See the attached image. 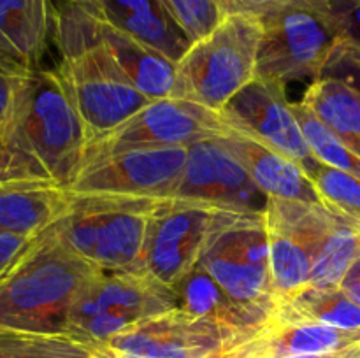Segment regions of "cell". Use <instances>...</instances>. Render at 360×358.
<instances>
[{
    "label": "cell",
    "instance_id": "obj_17",
    "mask_svg": "<svg viewBox=\"0 0 360 358\" xmlns=\"http://www.w3.org/2000/svg\"><path fill=\"white\" fill-rule=\"evenodd\" d=\"M91 13L116 30L137 39L178 62L192 41L169 14L162 0H83Z\"/></svg>",
    "mask_w": 360,
    "mask_h": 358
},
{
    "label": "cell",
    "instance_id": "obj_14",
    "mask_svg": "<svg viewBox=\"0 0 360 358\" xmlns=\"http://www.w3.org/2000/svg\"><path fill=\"white\" fill-rule=\"evenodd\" d=\"M172 197L238 213H264L269 200L221 139L190 144L185 171Z\"/></svg>",
    "mask_w": 360,
    "mask_h": 358
},
{
    "label": "cell",
    "instance_id": "obj_27",
    "mask_svg": "<svg viewBox=\"0 0 360 358\" xmlns=\"http://www.w3.org/2000/svg\"><path fill=\"white\" fill-rule=\"evenodd\" d=\"M304 168L323 207L336 214L360 220V178L320 164L316 158Z\"/></svg>",
    "mask_w": 360,
    "mask_h": 358
},
{
    "label": "cell",
    "instance_id": "obj_29",
    "mask_svg": "<svg viewBox=\"0 0 360 358\" xmlns=\"http://www.w3.org/2000/svg\"><path fill=\"white\" fill-rule=\"evenodd\" d=\"M190 41H199L210 34L224 18L217 0H162Z\"/></svg>",
    "mask_w": 360,
    "mask_h": 358
},
{
    "label": "cell",
    "instance_id": "obj_13",
    "mask_svg": "<svg viewBox=\"0 0 360 358\" xmlns=\"http://www.w3.org/2000/svg\"><path fill=\"white\" fill-rule=\"evenodd\" d=\"M239 340L245 337L178 305L129 326L102 346L123 358H211Z\"/></svg>",
    "mask_w": 360,
    "mask_h": 358
},
{
    "label": "cell",
    "instance_id": "obj_1",
    "mask_svg": "<svg viewBox=\"0 0 360 358\" xmlns=\"http://www.w3.org/2000/svg\"><path fill=\"white\" fill-rule=\"evenodd\" d=\"M53 42L60 53L56 69L83 118L88 146L151 102L105 51L97 35V16L83 0L56 4Z\"/></svg>",
    "mask_w": 360,
    "mask_h": 358
},
{
    "label": "cell",
    "instance_id": "obj_12",
    "mask_svg": "<svg viewBox=\"0 0 360 358\" xmlns=\"http://www.w3.org/2000/svg\"><path fill=\"white\" fill-rule=\"evenodd\" d=\"M264 216L278 302L309 284L315 253L329 227L333 211L320 204L269 197Z\"/></svg>",
    "mask_w": 360,
    "mask_h": 358
},
{
    "label": "cell",
    "instance_id": "obj_38",
    "mask_svg": "<svg viewBox=\"0 0 360 358\" xmlns=\"http://www.w3.org/2000/svg\"><path fill=\"white\" fill-rule=\"evenodd\" d=\"M287 358H360V344L347 347L341 351H330V353H315V354H297V357Z\"/></svg>",
    "mask_w": 360,
    "mask_h": 358
},
{
    "label": "cell",
    "instance_id": "obj_2",
    "mask_svg": "<svg viewBox=\"0 0 360 358\" xmlns=\"http://www.w3.org/2000/svg\"><path fill=\"white\" fill-rule=\"evenodd\" d=\"M101 272L49 227L0 279V329L67 336L74 304Z\"/></svg>",
    "mask_w": 360,
    "mask_h": 358
},
{
    "label": "cell",
    "instance_id": "obj_18",
    "mask_svg": "<svg viewBox=\"0 0 360 358\" xmlns=\"http://www.w3.org/2000/svg\"><path fill=\"white\" fill-rule=\"evenodd\" d=\"M72 195L51 179L0 183V234L41 235L69 211Z\"/></svg>",
    "mask_w": 360,
    "mask_h": 358
},
{
    "label": "cell",
    "instance_id": "obj_23",
    "mask_svg": "<svg viewBox=\"0 0 360 358\" xmlns=\"http://www.w3.org/2000/svg\"><path fill=\"white\" fill-rule=\"evenodd\" d=\"M302 104L360 158V93L338 77L311 81Z\"/></svg>",
    "mask_w": 360,
    "mask_h": 358
},
{
    "label": "cell",
    "instance_id": "obj_21",
    "mask_svg": "<svg viewBox=\"0 0 360 358\" xmlns=\"http://www.w3.org/2000/svg\"><path fill=\"white\" fill-rule=\"evenodd\" d=\"M179 307L206 318L239 337H250L269 319V312L248 307L232 298L199 263L174 284Z\"/></svg>",
    "mask_w": 360,
    "mask_h": 358
},
{
    "label": "cell",
    "instance_id": "obj_11",
    "mask_svg": "<svg viewBox=\"0 0 360 358\" xmlns=\"http://www.w3.org/2000/svg\"><path fill=\"white\" fill-rule=\"evenodd\" d=\"M217 207L186 199H160L148 223L146 242L137 272L174 290L195 267Z\"/></svg>",
    "mask_w": 360,
    "mask_h": 358
},
{
    "label": "cell",
    "instance_id": "obj_28",
    "mask_svg": "<svg viewBox=\"0 0 360 358\" xmlns=\"http://www.w3.org/2000/svg\"><path fill=\"white\" fill-rule=\"evenodd\" d=\"M294 111L301 123L311 154L323 165L340 168L360 178V158L333 130L327 128L301 100L294 102Z\"/></svg>",
    "mask_w": 360,
    "mask_h": 358
},
{
    "label": "cell",
    "instance_id": "obj_25",
    "mask_svg": "<svg viewBox=\"0 0 360 358\" xmlns=\"http://www.w3.org/2000/svg\"><path fill=\"white\" fill-rule=\"evenodd\" d=\"M360 255V223L354 218L333 213L313 260L309 286L336 288Z\"/></svg>",
    "mask_w": 360,
    "mask_h": 358
},
{
    "label": "cell",
    "instance_id": "obj_15",
    "mask_svg": "<svg viewBox=\"0 0 360 358\" xmlns=\"http://www.w3.org/2000/svg\"><path fill=\"white\" fill-rule=\"evenodd\" d=\"M221 118L236 130L250 133L299 161L302 167L315 160L294 104L285 95V88L257 77L246 84L220 112Z\"/></svg>",
    "mask_w": 360,
    "mask_h": 358
},
{
    "label": "cell",
    "instance_id": "obj_35",
    "mask_svg": "<svg viewBox=\"0 0 360 358\" xmlns=\"http://www.w3.org/2000/svg\"><path fill=\"white\" fill-rule=\"evenodd\" d=\"M221 14H252L264 18L294 0H217Z\"/></svg>",
    "mask_w": 360,
    "mask_h": 358
},
{
    "label": "cell",
    "instance_id": "obj_33",
    "mask_svg": "<svg viewBox=\"0 0 360 358\" xmlns=\"http://www.w3.org/2000/svg\"><path fill=\"white\" fill-rule=\"evenodd\" d=\"M30 178L48 179L42 175V172L27 157L16 153V151H13L11 147L4 146L0 142V183Z\"/></svg>",
    "mask_w": 360,
    "mask_h": 358
},
{
    "label": "cell",
    "instance_id": "obj_7",
    "mask_svg": "<svg viewBox=\"0 0 360 358\" xmlns=\"http://www.w3.org/2000/svg\"><path fill=\"white\" fill-rule=\"evenodd\" d=\"M257 60V77L287 86L322 77L341 42L329 0H294L267 16Z\"/></svg>",
    "mask_w": 360,
    "mask_h": 358
},
{
    "label": "cell",
    "instance_id": "obj_4",
    "mask_svg": "<svg viewBox=\"0 0 360 358\" xmlns=\"http://www.w3.org/2000/svg\"><path fill=\"white\" fill-rule=\"evenodd\" d=\"M264 25L252 14H227L176 62L171 97L221 112L257 76Z\"/></svg>",
    "mask_w": 360,
    "mask_h": 358
},
{
    "label": "cell",
    "instance_id": "obj_42",
    "mask_svg": "<svg viewBox=\"0 0 360 358\" xmlns=\"http://www.w3.org/2000/svg\"><path fill=\"white\" fill-rule=\"evenodd\" d=\"M0 142H2V140H0Z\"/></svg>",
    "mask_w": 360,
    "mask_h": 358
},
{
    "label": "cell",
    "instance_id": "obj_22",
    "mask_svg": "<svg viewBox=\"0 0 360 358\" xmlns=\"http://www.w3.org/2000/svg\"><path fill=\"white\" fill-rule=\"evenodd\" d=\"M97 35L109 56L137 90L151 100L171 97L176 81V63L172 60L98 18Z\"/></svg>",
    "mask_w": 360,
    "mask_h": 358
},
{
    "label": "cell",
    "instance_id": "obj_20",
    "mask_svg": "<svg viewBox=\"0 0 360 358\" xmlns=\"http://www.w3.org/2000/svg\"><path fill=\"white\" fill-rule=\"evenodd\" d=\"M259 358H287L341 351L360 344V332L336 329L315 321H295L269 316L253 336L246 339Z\"/></svg>",
    "mask_w": 360,
    "mask_h": 358
},
{
    "label": "cell",
    "instance_id": "obj_32",
    "mask_svg": "<svg viewBox=\"0 0 360 358\" xmlns=\"http://www.w3.org/2000/svg\"><path fill=\"white\" fill-rule=\"evenodd\" d=\"M329 11L341 41L360 49V0H329Z\"/></svg>",
    "mask_w": 360,
    "mask_h": 358
},
{
    "label": "cell",
    "instance_id": "obj_31",
    "mask_svg": "<svg viewBox=\"0 0 360 358\" xmlns=\"http://www.w3.org/2000/svg\"><path fill=\"white\" fill-rule=\"evenodd\" d=\"M322 76L338 77L360 93V49L341 41L327 62Z\"/></svg>",
    "mask_w": 360,
    "mask_h": 358
},
{
    "label": "cell",
    "instance_id": "obj_40",
    "mask_svg": "<svg viewBox=\"0 0 360 358\" xmlns=\"http://www.w3.org/2000/svg\"><path fill=\"white\" fill-rule=\"evenodd\" d=\"M0 63H9V65H16V63H14V62H11V60L7 58V56H4L2 53H0Z\"/></svg>",
    "mask_w": 360,
    "mask_h": 358
},
{
    "label": "cell",
    "instance_id": "obj_34",
    "mask_svg": "<svg viewBox=\"0 0 360 358\" xmlns=\"http://www.w3.org/2000/svg\"><path fill=\"white\" fill-rule=\"evenodd\" d=\"M37 237L39 235L32 237V235L0 234V279L27 255Z\"/></svg>",
    "mask_w": 360,
    "mask_h": 358
},
{
    "label": "cell",
    "instance_id": "obj_39",
    "mask_svg": "<svg viewBox=\"0 0 360 358\" xmlns=\"http://www.w3.org/2000/svg\"><path fill=\"white\" fill-rule=\"evenodd\" d=\"M91 358H123L120 357V354H116L115 351H111L109 347L105 346H91Z\"/></svg>",
    "mask_w": 360,
    "mask_h": 358
},
{
    "label": "cell",
    "instance_id": "obj_36",
    "mask_svg": "<svg viewBox=\"0 0 360 358\" xmlns=\"http://www.w3.org/2000/svg\"><path fill=\"white\" fill-rule=\"evenodd\" d=\"M340 288L348 295V297L354 298V300L360 305V255L354 260L350 269H348L347 274L343 276Z\"/></svg>",
    "mask_w": 360,
    "mask_h": 358
},
{
    "label": "cell",
    "instance_id": "obj_16",
    "mask_svg": "<svg viewBox=\"0 0 360 358\" xmlns=\"http://www.w3.org/2000/svg\"><path fill=\"white\" fill-rule=\"evenodd\" d=\"M221 140L267 197L322 206L308 172L299 161L241 130L232 128Z\"/></svg>",
    "mask_w": 360,
    "mask_h": 358
},
{
    "label": "cell",
    "instance_id": "obj_6",
    "mask_svg": "<svg viewBox=\"0 0 360 358\" xmlns=\"http://www.w3.org/2000/svg\"><path fill=\"white\" fill-rule=\"evenodd\" d=\"M197 263L241 304L269 314L276 307L264 213L217 211Z\"/></svg>",
    "mask_w": 360,
    "mask_h": 358
},
{
    "label": "cell",
    "instance_id": "obj_19",
    "mask_svg": "<svg viewBox=\"0 0 360 358\" xmlns=\"http://www.w3.org/2000/svg\"><path fill=\"white\" fill-rule=\"evenodd\" d=\"M53 35V0H0V53L11 62L41 69Z\"/></svg>",
    "mask_w": 360,
    "mask_h": 358
},
{
    "label": "cell",
    "instance_id": "obj_10",
    "mask_svg": "<svg viewBox=\"0 0 360 358\" xmlns=\"http://www.w3.org/2000/svg\"><path fill=\"white\" fill-rule=\"evenodd\" d=\"M231 132L232 126L220 112L185 98H157L104 139L90 144L84 161L127 147L190 146L200 140L221 139Z\"/></svg>",
    "mask_w": 360,
    "mask_h": 358
},
{
    "label": "cell",
    "instance_id": "obj_8",
    "mask_svg": "<svg viewBox=\"0 0 360 358\" xmlns=\"http://www.w3.org/2000/svg\"><path fill=\"white\" fill-rule=\"evenodd\" d=\"M172 288L137 270H102L74 304L67 336L86 346L108 343L143 319L178 307Z\"/></svg>",
    "mask_w": 360,
    "mask_h": 358
},
{
    "label": "cell",
    "instance_id": "obj_30",
    "mask_svg": "<svg viewBox=\"0 0 360 358\" xmlns=\"http://www.w3.org/2000/svg\"><path fill=\"white\" fill-rule=\"evenodd\" d=\"M27 74L28 69L20 65L0 63V139L9 125Z\"/></svg>",
    "mask_w": 360,
    "mask_h": 358
},
{
    "label": "cell",
    "instance_id": "obj_9",
    "mask_svg": "<svg viewBox=\"0 0 360 358\" xmlns=\"http://www.w3.org/2000/svg\"><path fill=\"white\" fill-rule=\"evenodd\" d=\"M188 146L127 147L84 161L69 186L72 195H125L169 199L186 164Z\"/></svg>",
    "mask_w": 360,
    "mask_h": 358
},
{
    "label": "cell",
    "instance_id": "obj_24",
    "mask_svg": "<svg viewBox=\"0 0 360 358\" xmlns=\"http://www.w3.org/2000/svg\"><path fill=\"white\" fill-rule=\"evenodd\" d=\"M281 319L315 321L343 330L360 332V305L340 286H306L288 297L280 298L271 312Z\"/></svg>",
    "mask_w": 360,
    "mask_h": 358
},
{
    "label": "cell",
    "instance_id": "obj_26",
    "mask_svg": "<svg viewBox=\"0 0 360 358\" xmlns=\"http://www.w3.org/2000/svg\"><path fill=\"white\" fill-rule=\"evenodd\" d=\"M0 358H91V350L69 336L0 329Z\"/></svg>",
    "mask_w": 360,
    "mask_h": 358
},
{
    "label": "cell",
    "instance_id": "obj_5",
    "mask_svg": "<svg viewBox=\"0 0 360 358\" xmlns=\"http://www.w3.org/2000/svg\"><path fill=\"white\" fill-rule=\"evenodd\" d=\"M158 200L72 195L69 211L51 225V230L67 248L98 270H139L148 223Z\"/></svg>",
    "mask_w": 360,
    "mask_h": 358
},
{
    "label": "cell",
    "instance_id": "obj_3",
    "mask_svg": "<svg viewBox=\"0 0 360 358\" xmlns=\"http://www.w3.org/2000/svg\"><path fill=\"white\" fill-rule=\"evenodd\" d=\"M2 144L27 157L42 175L69 188L83 168L88 135L58 69L28 70Z\"/></svg>",
    "mask_w": 360,
    "mask_h": 358
},
{
    "label": "cell",
    "instance_id": "obj_41",
    "mask_svg": "<svg viewBox=\"0 0 360 358\" xmlns=\"http://www.w3.org/2000/svg\"><path fill=\"white\" fill-rule=\"evenodd\" d=\"M359 223H360V220H359Z\"/></svg>",
    "mask_w": 360,
    "mask_h": 358
},
{
    "label": "cell",
    "instance_id": "obj_37",
    "mask_svg": "<svg viewBox=\"0 0 360 358\" xmlns=\"http://www.w3.org/2000/svg\"><path fill=\"white\" fill-rule=\"evenodd\" d=\"M211 358H259L255 353L252 351V347L248 346V343L245 340H239V343L232 344V346L225 347L221 350L220 353L213 354Z\"/></svg>",
    "mask_w": 360,
    "mask_h": 358
}]
</instances>
